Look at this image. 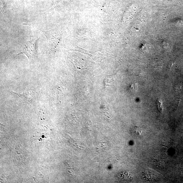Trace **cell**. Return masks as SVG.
Here are the masks:
<instances>
[{
    "label": "cell",
    "mask_w": 183,
    "mask_h": 183,
    "mask_svg": "<svg viewBox=\"0 0 183 183\" xmlns=\"http://www.w3.org/2000/svg\"><path fill=\"white\" fill-rule=\"evenodd\" d=\"M38 39L32 37L24 40L21 44V52L19 54H25L29 61L37 60L38 58L36 45Z\"/></svg>",
    "instance_id": "cell-1"
},
{
    "label": "cell",
    "mask_w": 183,
    "mask_h": 183,
    "mask_svg": "<svg viewBox=\"0 0 183 183\" xmlns=\"http://www.w3.org/2000/svg\"><path fill=\"white\" fill-rule=\"evenodd\" d=\"M39 29L43 33L44 35L46 36L48 46H53L54 43L56 42L53 30L43 31Z\"/></svg>",
    "instance_id": "cell-2"
},
{
    "label": "cell",
    "mask_w": 183,
    "mask_h": 183,
    "mask_svg": "<svg viewBox=\"0 0 183 183\" xmlns=\"http://www.w3.org/2000/svg\"><path fill=\"white\" fill-rule=\"evenodd\" d=\"M143 176L146 180L150 181L155 180L159 177L157 173L149 169L145 171L143 173Z\"/></svg>",
    "instance_id": "cell-3"
},
{
    "label": "cell",
    "mask_w": 183,
    "mask_h": 183,
    "mask_svg": "<svg viewBox=\"0 0 183 183\" xmlns=\"http://www.w3.org/2000/svg\"><path fill=\"white\" fill-rule=\"evenodd\" d=\"M156 103L159 110L161 112H162L163 110V106L162 103L161 101L159 100H158L156 101Z\"/></svg>",
    "instance_id": "cell-4"
}]
</instances>
